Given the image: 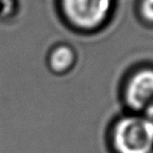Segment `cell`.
<instances>
[{
  "label": "cell",
  "instance_id": "obj_1",
  "mask_svg": "<svg viewBox=\"0 0 153 153\" xmlns=\"http://www.w3.org/2000/svg\"><path fill=\"white\" fill-rule=\"evenodd\" d=\"M112 142L117 153H151L153 121L137 115L123 117L115 124Z\"/></svg>",
  "mask_w": 153,
  "mask_h": 153
},
{
  "label": "cell",
  "instance_id": "obj_2",
  "mask_svg": "<svg viewBox=\"0 0 153 153\" xmlns=\"http://www.w3.org/2000/svg\"><path fill=\"white\" fill-rule=\"evenodd\" d=\"M61 4L64 15L72 25L94 30L106 21L112 0H62Z\"/></svg>",
  "mask_w": 153,
  "mask_h": 153
},
{
  "label": "cell",
  "instance_id": "obj_3",
  "mask_svg": "<svg viewBox=\"0 0 153 153\" xmlns=\"http://www.w3.org/2000/svg\"><path fill=\"white\" fill-rule=\"evenodd\" d=\"M127 104L135 111L153 113V69L138 70L128 81L125 90Z\"/></svg>",
  "mask_w": 153,
  "mask_h": 153
},
{
  "label": "cell",
  "instance_id": "obj_4",
  "mask_svg": "<svg viewBox=\"0 0 153 153\" xmlns=\"http://www.w3.org/2000/svg\"><path fill=\"white\" fill-rule=\"evenodd\" d=\"M74 61V51L67 46H59L51 53L49 63L55 71L63 72L69 69Z\"/></svg>",
  "mask_w": 153,
  "mask_h": 153
},
{
  "label": "cell",
  "instance_id": "obj_5",
  "mask_svg": "<svg viewBox=\"0 0 153 153\" xmlns=\"http://www.w3.org/2000/svg\"><path fill=\"white\" fill-rule=\"evenodd\" d=\"M142 14L146 20L153 22V0H143Z\"/></svg>",
  "mask_w": 153,
  "mask_h": 153
},
{
  "label": "cell",
  "instance_id": "obj_6",
  "mask_svg": "<svg viewBox=\"0 0 153 153\" xmlns=\"http://www.w3.org/2000/svg\"><path fill=\"white\" fill-rule=\"evenodd\" d=\"M151 153H153V150H152V151H151Z\"/></svg>",
  "mask_w": 153,
  "mask_h": 153
}]
</instances>
